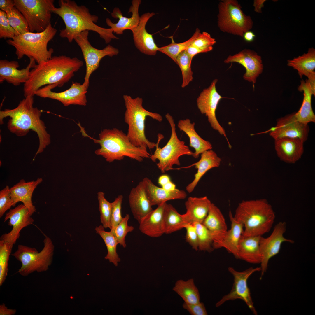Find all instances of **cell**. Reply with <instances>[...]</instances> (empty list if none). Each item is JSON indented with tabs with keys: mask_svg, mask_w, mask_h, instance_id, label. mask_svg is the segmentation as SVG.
Here are the masks:
<instances>
[{
	"mask_svg": "<svg viewBox=\"0 0 315 315\" xmlns=\"http://www.w3.org/2000/svg\"><path fill=\"white\" fill-rule=\"evenodd\" d=\"M83 65V62L78 58L65 55L52 56L36 64L31 70L29 79L24 84V97L34 96L35 92L43 86H62Z\"/></svg>",
	"mask_w": 315,
	"mask_h": 315,
	"instance_id": "cell-1",
	"label": "cell"
},
{
	"mask_svg": "<svg viewBox=\"0 0 315 315\" xmlns=\"http://www.w3.org/2000/svg\"><path fill=\"white\" fill-rule=\"evenodd\" d=\"M34 96L24 97L18 106L12 109H5L0 111V123L9 117L7 127L12 133L19 136L26 135L32 130L36 132L39 139V144L34 160L37 154L43 151L51 143L50 136L46 130L43 121L41 118L42 112L33 106Z\"/></svg>",
	"mask_w": 315,
	"mask_h": 315,
	"instance_id": "cell-2",
	"label": "cell"
},
{
	"mask_svg": "<svg viewBox=\"0 0 315 315\" xmlns=\"http://www.w3.org/2000/svg\"><path fill=\"white\" fill-rule=\"evenodd\" d=\"M58 8L55 7L52 13L58 15L63 20L65 24L64 29L60 30L59 35L67 39L70 43L81 32L92 31L98 33L106 43L112 39H119L113 34L112 29L105 28L97 25L98 17L91 14L85 6L78 5L71 0H60Z\"/></svg>",
	"mask_w": 315,
	"mask_h": 315,
	"instance_id": "cell-3",
	"label": "cell"
},
{
	"mask_svg": "<svg viewBox=\"0 0 315 315\" xmlns=\"http://www.w3.org/2000/svg\"><path fill=\"white\" fill-rule=\"evenodd\" d=\"M80 129L83 136L88 137L95 143L100 144L101 148L95 151V154L102 156L109 162L121 160L125 157L139 162L150 158L151 155L147 148L134 146L121 130L116 128L104 129L100 133L99 139H96L88 135L83 127Z\"/></svg>",
	"mask_w": 315,
	"mask_h": 315,
	"instance_id": "cell-4",
	"label": "cell"
},
{
	"mask_svg": "<svg viewBox=\"0 0 315 315\" xmlns=\"http://www.w3.org/2000/svg\"><path fill=\"white\" fill-rule=\"evenodd\" d=\"M234 219L244 225V237L262 236L271 230L275 218L272 206L264 199L239 203Z\"/></svg>",
	"mask_w": 315,
	"mask_h": 315,
	"instance_id": "cell-5",
	"label": "cell"
},
{
	"mask_svg": "<svg viewBox=\"0 0 315 315\" xmlns=\"http://www.w3.org/2000/svg\"><path fill=\"white\" fill-rule=\"evenodd\" d=\"M126 110L124 115L125 122L128 125L127 135L132 143L136 146L148 148L150 149L155 147L156 143L149 141L145 134V121L150 117L161 122L162 116L159 114L149 111L143 106L141 97L133 98L131 96H123Z\"/></svg>",
	"mask_w": 315,
	"mask_h": 315,
	"instance_id": "cell-6",
	"label": "cell"
},
{
	"mask_svg": "<svg viewBox=\"0 0 315 315\" xmlns=\"http://www.w3.org/2000/svg\"><path fill=\"white\" fill-rule=\"evenodd\" d=\"M57 32V29L51 24L43 32H26L15 36L6 42L15 48V53L18 59L26 56L29 58H34L39 64L52 57L54 49H48L47 46Z\"/></svg>",
	"mask_w": 315,
	"mask_h": 315,
	"instance_id": "cell-7",
	"label": "cell"
},
{
	"mask_svg": "<svg viewBox=\"0 0 315 315\" xmlns=\"http://www.w3.org/2000/svg\"><path fill=\"white\" fill-rule=\"evenodd\" d=\"M165 117L169 123L171 129L170 137L166 144L163 148L159 146L161 140L164 138L163 135L159 133L158 135V141L156 144V149L150 158L155 162L157 160L159 162L156 164L158 168L162 173L173 169L174 165L179 166V158L183 155H192L193 152L186 145L183 141L178 138L176 132L175 124L174 119L169 113Z\"/></svg>",
	"mask_w": 315,
	"mask_h": 315,
	"instance_id": "cell-8",
	"label": "cell"
},
{
	"mask_svg": "<svg viewBox=\"0 0 315 315\" xmlns=\"http://www.w3.org/2000/svg\"><path fill=\"white\" fill-rule=\"evenodd\" d=\"M44 247L40 252L35 248L20 244L12 256L21 262V266L17 273L24 277L36 272L48 270L52 261L54 246L51 239L44 235Z\"/></svg>",
	"mask_w": 315,
	"mask_h": 315,
	"instance_id": "cell-9",
	"label": "cell"
},
{
	"mask_svg": "<svg viewBox=\"0 0 315 315\" xmlns=\"http://www.w3.org/2000/svg\"><path fill=\"white\" fill-rule=\"evenodd\" d=\"M217 25L222 32L243 37L252 28L253 22L243 11L237 0H222L218 4Z\"/></svg>",
	"mask_w": 315,
	"mask_h": 315,
	"instance_id": "cell-10",
	"label": "cell"
},
{
	"mask_svg": "<svg viewBox=\"0 0 315 315\" xmlns=\"http://www.w3.org/2000/svg\"><path fill=\"white\" fill-rule=\"evenodd\" d=\"M15 7L28 23L30 32L44 31L51 24L53 0H13Z\"/></svg>",
	"mask_w": 315,
	"mask_h": 315,
	"instance_id": "cell-11",
	"label": "cell"
},
{
	"mask_svg": "<svg viewBox=\"0 0 315 315\" xmlns=\"http://www.w3.org/2000/svg\"><path fill=\"white\" fill-rule=\"evenodd\" d=\"M89 31H84L79 34L74 40L80 47L85 62L86 72L83 83L89 85V80L92 74L99 67L102 59L106 56L112 57L117 55L118 49L108 45L102 49L95 48L88 40Z\"/></svg>",
	"mask_w": 315,
	"mask_h": 315,
	"instance_id": "cell-12",
	"label": "cell"
},
{
	"mask_svg": "<svg viewBox=\"0 0 315 315\" xmlns=\"http://www.w3.org/2000/svg\"><path fill=\"white\" fill-rule=\"evenodd\" d=\"M228 270L233 277L232 287L229 293L223 296L216 303V307H219L228 301L241 299L245 302L253 314L257 315L247 282L253 274L260 271V267H250L241 272L238 271L230 267L228 268Z\"/></svg>",
	"mask_w": 315,
	"mask_h": 315,
	"instance_id": "cell-13",
	"label": "cell"
},
{
	"mask_svg": "<svg viewBox=\"0 0 315 315\" xmlns=\"http://www.w3.org/2000/svg\"><path fill=\"white\" fill-rule=\"evenodd\" d=\"M286 230V222L281 221L274 226L271 235L266 238L261 236L260 247L261 255L260 268L261 279L266 272L270 259L279 252L282 244L284 242L293 243L294 241L284 236Z\"/></svg>",
	"mask_w": 315,
	"mask_h": 315,
	"instance_id": "cell-14",
	"label": "cell"
},
{
	"mask_svg": "<svg viewBox=\"0 0 315 315\" xmlns=\"http://www.w3.org/2000/svg\"><path fill=\"white\" fill-rule=\"evenodd\" d=\"M88 87L84 83L81 84L73 82L68 89L56 92L52 91L55 88L54 85H46L38 89L35 92L34 95L42 98L57 100L65 106L71 105L85 106L87 102L86 94Z\"/></svg>",
	"mask_w": 315,
	"mask_h": 315,
	"instance_id": "cell-15",
	"label": "cell"
},
{
	"mask_svg": "<svg viewBox=\"0 0 315 315\" xmlns=\"http://www.w3.org/2000/svg\"><path fill=\"white\" fill-rule=\"evenodd\" d=\"M217 81V79H214L208 88L202 90L197 99V104L201 113L207 117L212 128L226 137L225 131L218 123L216 115L218 104L222 98L216 89Z\"/></svg>",
	"mask_w": 315,
	"mask_h": 315,
	"instance_id": "cell-16",
	"label": "cell"
},
{
	"mask_svg": "<svg viewBox=\"0 0 315 315\" xmlns=\"http://www.w3.org/2000/svg\"><path fill=\"white\" fill-rule=\"evenodd\" d=\"M309 130L308 124L298 121L294 113L277 119L276 125L265 132H269L274 139L284 137L295 138L304 143L307 139Z\"/></svg>",
	"mask_w": 315,
	"mask_h": 315,
	"instance_id": "cell-17",
	"label": "cell"
},
{
	"mask_svg": "<svg viewBox=\"0 0 315 315\" xmlns=\"http://www.w3.org/2000/svg\"><path fill=\"white\" fill-rule=\"evenodd\" d=\"M31 216L29 209L23 204L10 209L6 214L4 222L9 220L8 225L13 228L8 233L2 235L0 240L15 244L19 238L21 230L34 223Z\"/></svg>",
	"mask_w": 315,
	"mask_h": 315,
	"instance_id": "cell-18",
	"label": "cell"
},
{
	"mask_svg": "<svg viewBox=\"0 0 315 315\" xmlns=\"http://www.w3.org/2000/svg\"><path fill=\"white\" fill-rule=\"evenodd\" d=\"M224 62L226 63L237 62L242 65L246 69L243 78L252 83L253 86L263 68L261 57L250 49H245L235 54L229 55Z\"/></svg>",
	"mask_w": 315,
	"mask_h": 315,
	"instance_id": "cell-19",
	"label": "cell"
},
{
	"mask_svg": "<svg viewBox=\"0 0 315 315\" xmlns=\"http://www.w3.org/2000/svg\"><path fill=\"white\" fill-rule=\"evenodd\" d=\"M29 63L25 68L19 69L18 62L16 61H9L7 60H0V83L6 81L14 86L19 85L26 83L29 79L31 69L36 65V61L32 58H29Z\"/></svg>",
	"mask_w": 315,
	"mask_h": 315,
	"instance_id": "cell-20",
	"label": "cell"
},
{
	"mask_svg": "<svg viewBox=\"0 0 315 315\" xmlns=\"http://www.w3.org/2000/svg\"><path fill=\"white\" fill-rule=\"evenodd\" d=\"M155 15L154 12L143 14L140 16L137 26L130 30L136 47L141 53L149 55H155L158 51V47L155 43L152 35L148 33L146 29L148 21Z\"/></svg>",
	"mask_w": 315,
	"mask_h": 315,
	"instance_id": "cell-21",
	"label": "cell"
},
{
	"mask_svg": "<svg viewBox=\"0 0 315 315\" xmlns=\"http://www.w3.org/2000/svg\"><path fill=\"white\" fill-rule=\"evenodd\" d=\"M141 0H133L132 5L129 8V12L132 13V16L127 18L123 16V14L118 7L114 8L111 13V16L115 18L118 19V22L113 23L110 19L106 20L107 24L110 27L113 33L118 35L122 34L126 29L131 30L136 27L140 21V16L139 14V7L141 4Z\"/></svg>",
	"mask_w": 315,
	"mask_h": 315,
	"instance_id": "cell-22",
	"label": "cell"
},
{
	"mask_svg": "<svg viewBox=\"0 0 315 315\" xmlns=\"http://www.w3.org/2000/svg\"><path fill=\"white\" fill-rule=\"evenodd\" d=\"M274 140L275 150L281 160L293 164L301 158L304 152V142L300 139L284 137Z\"/></svg>",
	"mask_w": 315,
	"mask_h": 315,
	"instance_id": "cell-23",
	"label": "cell"
},
{
	"mask_svg": "<svg viewBox=\"0 0 315 315\" xmlns=\"http://www.w3.org/2000/svg\"><path fill=\"white\" fill-rule=\"evenodd\" d=\"M129 201L133 217L139 223L153 210L146 194L143 181L131 189L129 195Z\"/></svg>",
	"mask_w": 315,
	"mask_h": 315,
	"instance_id": "cell-24",
	"label": "cell"
},
{
	"mask_svg": "<svg viewBox=\"0 0 315 315\" xmlns=\"http://www.w3.org/2000/svg\"><path fill=\"white\" fill-rule=\"evenodd\" d=\"M42 181L41 178H38L35 181L28 182L22 179L10 188L13 206H15L18 202H21L27 207L32 215L36 212L35 206L32 201V194L36 188Z\"/></svg>",
	"mask_w": 315,
	"mask_h": 315,
	"instance_id": "cell-25",
	"label": "cell"
},
{
	"mask_svg": "<svg viewBox=\"0 0 315 315\" xmlns=\"http://www.w3.org/2000/svg\"><path fill=\"white\" fill-rule=\"evenodd\" d=\"M229 216L231 223L230 229L227 231L221 239L213 244L212 246L214 249L224 248L238 259V247L244 231V225L234 219L230 211Z\"/></svg>",
	"mask_w": 315,
	"mask_h": 315,
	"instance_id": "cell-26",
	"label": "cell"
},
{
	"mask_svg": "<svg viewBox=\"0 0 315 315\" xmlns=\"http://www.w3.org/2000/svg\"><path fill=\"white\" fill-rule=\"evenodd\" d=\"M142 181L147 196L152 206L158 205L170 200L184 199L187 197L184 190L176 188L172 191L166 190L155 185L147 177L144 178Z\"/></svg>",
	"mask_w": 315,
	"mask_h": 315,
	"instance_id": "cell-27",
	"label": "cell"
},
{
	"mask_svg": "<svg viewBox=\"0 0 315 315\" xmlns=\"http://www.w3.org/2000/svg\"><path fill=\"white\" fill-rule=\"evenodd\" d=\"M287 65L297 71L300 77L307 76L311 87H315V49L309 48L307 53L287 61Z\"/></svg>",
	"mask_w": 315,
	"mask_h": 315,
	"instance_id": "cell-28",
	"label": "cell"
},
{
	"mask_svg": "<svg viewBox=\"0 0 315 315\" xmlns=\"http://www.w3.org/2000/svg\"><path fill=\"white\" fill-rule=\"evenodd\" d=\"M201 158L197 162L190 166L184 167H190L195 166L197 171L194 175V178L186 187V190L189 193L194 190L199 181L204 174L210 169L219 166L221 159L212 149L206 150L201 154Z\"/></svg>",
	"mask_w": 315,
	"mask_h": 315,
	"instance_id": "cell-29",
	"label": "cell"
},
{
	"mask_svg": "<svg viewBox=\"0 0 315 315\" xmlns=\"http://www.w3.org/2000/svg\"><path fill=\"white\" fill-rule=\"evenodd\" d=\"M211 202L206 196L190 197L185 203L186 211L183 215L188 223H202L209 211Z\"/></svg>",
	"mask_w": 315,
	"mask_h": 315,
	"instance_id": "cell-30",
	"label": "cell"
},
{
	"mask_svg": "<svg viewBox=\"0 0 315 315\" xmlns=\"http://www.w3.org/2000/svg\"><path fill=\"white\" fill-rule=\"evenodd\" d=\"M167 204L165 202L144 217L139 223V229L145 235L152 237H158L164 234L162 223L164 212Z\"/></svg>",
	"mask_w": 315,
	"mask_h": 315,
	"instance_id": "cell-31",
	"label": "cell"
},
{
	"mask_svg": "<svg viewBox=\"0 0 315 315\" xmlns=\"http://www.w3.org/2000/svg\"><path fill=\"white\" fill-rule=\"evenodd\" d=\"M203 224L209 230L212 235L213 244L220 240L228 231L225 218L219 209L211 203L210 209Z\"/></svg>",
	"mask_w": 315,
	"mask_h": 315,
	"instance_id": "cell-32",
	"label": "cell"
},
{
	"mask_svg": "<svg viewBox=\"0 0 315 315\" xmlns=\"http://www.w3.org/2000/svg\"><path fill=\"white\" fill-rule=\"evenodd\" d=\"M261 236L246 237L242 235L238 247V259L250 263L260 264L261 260L260 247Z\"/></svg>",
	"mask_w": 315,
	"mask_h": 315,
	"instance_id": "cell-33",
	"label": "cell"
},
{
	"mask_svg": "<svg viewBox=\"0 0 315 315\" xmlns=\"http://www.w3.org/2000/svg\"><path fill=\"white\" fill-rule=\"evenodd\" d=\"M195 123H191L188 118L180 120L177 124L180 130L184 132L189 138L190 146L195 149V152L192 156L197 158L200 154L212 149V147L210 142L203 139L197 134L195 130Z\"/></svg>",
	"mask_w": 315,
	"mask_h": 315,
	"instance_id": "cell-34",
	"label": "cell"
},
{
	"mask_svg": "<svg viewBox=\"0 0 315 315\" xmlns=\"http://www.w3.org/2000/svg\"><path fill=\"white\" fill-rule=\"evenodd\" d=\"M298 88L300 92H303V99L301 106L298 111L294 113L297 120L299 122L308 124L310 122L315 123V115L312 105V95L315 94L313 92L307 80H302Z\"/></svg>",
	"mask_w": 315,
	"mask_h": 315,
	"instance_id": "cell-35",
	"label": "cell"
},
{
	"mask_svg": "<svg viewBox=\"0 0 315 315\" xmlns=\"http://www.w3.org/2000/svg\"><path fill=\"white\" fill-rule=\"evenodd\" d=\"M188 223L183 214H181L171 204H167L163 217L162 229L164 234H169L184 228Z\"/></svg>",
	"mask_w": 315,
	"mask_h": 315,
	"instance_id": "cell-36",
	"label": "cell"
},
{
	"mask_svg": "<svg viewBox=\"0 0 315 315\" xmlns=\"http://www.w3.org/2000/svg\"><path fill=\"white\" fill-rule=\"evenodd\" d=\"M172 290L182 299L184 302L196 304L200 302L199 291L195 285L193 278L186 281L178 280Z\"/></svg>",
	"mask_w": 315,
	"mask_h": 315,
	"instance_id": "cell-37",
	"label": "cell"
},
{
	"mask_svg": "<svg viewBox=\"0 0 315 315\" xmlns=\"http://www.w3.org/2000/svg\"><path fill=\"white\" fill-rule=\"evenodd\" d=\"M104 228L102 225H100L96 227L95 230L96 232L102 238L106 247L107 253L105 259L117 266L118 262L120 261L116 251L117 246L119 243L113 233L111 231H105Z\"/></svg>",
	"mask_w": 315,
	"mask_h": 315,
	"instance_id": "cell-38",
	"label": "cell"
},
{
	"mask_svg": "<svg viewBox=\"0 0 315 315\" xmlns=\"http://www.w3.org/2000/svg\"><path fill=\"white\" fill-rule=\"evenodd\" d=\"M200 32V29L197 28L192 36L187 41L180 43H175L172 41V43L168 45L158 47V51L166 54L176 63L178 56L187 49Z\"/></svg>",
	"mask_w": 315,
	"mask_h": 315,
	"instance_id": "cell-39",
	"label": "cell"
},
{
	"mask_svg": "<svg viewBox=\"0 0 315 315\" xmlns=\"http://www.w3.org/2000/svg\"><path fill=\"white\" fill-rule=\"evenodd\" d=\"M6 13L10 25L16 32V36L30 32L26 19L15 6Z\"/></svg>",
	"mask_w": 315,
	"mask_h": 315,
	"instance_id": "cell-40",
	"label": "cell"
},
{
	"mask_svg": "<svg viewBox=\"0 0 315 315\" xmlns=\"http://www.w3.org/2000/svg\"><path fill=\"white\" fill-rule=\"evenodd\" d=\"M192 59L186 50L180 53L176 58V63L179 66L182 73V88L187 86L193 79V72L191 68Z\"/></svg>",
	"mask_w": 315,
	"mask_h": 315,
	"instance_id": "cell-41",
	"label": "cell"
},
{
	"mask_svg": "<svg viewBox=\"0 0 315 315\" xmlns=\"http://www.w3.org/2000/svg\"><path fill=\"white\" fill-rule=\"evenodd\" d=\"M197 233L198 249L201 251L211 252L214 250L213 239L209 230L202 223H195Z\"/></svg>",
	"mask_w": 315,
	"mask_h": 315,
	"instance_id": "cell-42",
	"label": "cell"
},
{
	"mask_svg": "<svg viewBox=\"0 0 315 315\" xmlns=\"http://www.w3.org/2000/svg\"><path fill=\"white\" fill-rule=\"evenodd\" d=\"M13 245L0 240V286L5 281L8 271V262Z\"/></svg>",
	"mask_w": 315,
	"mask_h": 315,
	"instance_id": "cell-43",
	"label": "cell"
},
{
	"mask_svg": "<svg viewBox=\"0 0 315 315\" xmlns=\"http://www.w3.org/2000/svg\"><path fill=\"white\" fill-rule=\"evenodd\" d=\"M97 198L102 225L105 228H109L110 229L112 203L110 202L106 199L104 193L102 191L98 192Z\"/></svg>",
	"mask_w": 315,
	"mask_h": 315,
	"instance_id": "cell-44",
	"label": "cell"
},
{
	"mask_svg": "<svg viewBox=\"0 0 315 315\" xmlns=\"http://www.w3.org/2000/svg\"><path fill=\"white\" fill-rule=\"evenodd\" d=\"M129 218V215L126 214L114 230H110L116 238L119 244L124 248L126 246L125 239L127 234L132 232L134 230L133 226H129L128 225Z\"/></svg>",
	"mask_w": 315,
	"mask_h": 315,
	"instance_id": "cell-45",
	"label": "cell"
},
{
	"mask_svg": "<svg viewBox=\"0 0 315 315\" xmlns=\"http://www.w3.org/2000/svg\"><path fill=\"white\" fill-rule=\"evenodd\" d=\"M123 196L118 195L112 202V210L111 216V231H112L120 222L123 219L121 209Z\"/></svg>",
	"mask_w": 315,
	"mask_h": 315,
	"instance_id": "cell-46",
	"label": "cell"
},
{
	"mask_svg": "<svg viewBox=\"0 0 315 315\" xmlns=\"http://www.w3.org/2000/svg\"><path fill=\"white\" fill-rule=\"evenodd\" d=\"M15 31L10 25L6 12L0 10V38L12 39L16 36Z\"/></svg>",
	"mask_w": 315,
	"mask_h": 315,
	"instance_id": "cell-47",
	"label": "cell"
},
{
	"mask_svg": "<svg viewBox=\"0 0 315 315\" xmlns=\"http://www.w3.org/2000/svg\"><path fill=\"white\" fill-rule=\"evenodd\" d=\"M9 187L7 186L0 191V217L13 206Z\"/></svg>",
	"mask_w": 315,
	"mask_h": 315,
	"instance_id": "cell-48",
	"label": "cell"
},
{
	"mask_svg": "<svg viewBox=\"0 0 315 315\" xmlns=\"http://www.w3.org/2000/svg\"><path fill=\"white\" fill-rule=\"evenodd\" d=\"M184 228L186 230V242L193 249L196 251L198 250L197 235L195 225L193 223H188L185 225Z\"/></svg>",
	"mask_w": 315,
	"mask_h": 315,
	"instance_id": "cell-49",
	"label": "cell"
},
{
	"mask_svg": "<svg viewBox=\"0 0 315 315\" xmlns=\"http://www.w3.org/2000/svg\"><path fill=\"white\" fill-rule=\"evenodd\" d=\"M216 43L214 38H212L208 33L203 32H200L191 45L198 47L212 46Z\"/></svg>",
	"mask_w": 315,
	"mask_h": 315,
	"instance_id": "cell-50",
	"label": "cell"
},
{
	"mask_svg": "<svg viewBox=\"0 0 315 315\" xmlns=\"http://www.w3.org/2000/svg\"><path fill=\"white\" fill-rule=\"evenodd\" d=\"M182 307L192 315H207L205 307L203 302L188 304L184 302Z\"/></svg>",
	"mask_w": 315,
	"mask_h": 315,
	"instance_id": "cell-51",
	"label": "cell"
},
{
	"mask_svg": "<svg viewBox=\"0 0 315 315\" xmlns=\"http://www.w3.org/2000/svg\"><path fill=\"white\" fill-rule=\"evenodd\" d=\"M213 49L212 46L198 47L190 45L186 50L187 53L192 58L196 55L200 53L206 52L211 51Z\"/></svg>",
	"mask_w": 315,
	"mask_h": 315,
	"instance_id": "cell-52",
	"label": "cell"
},
{
	"mask_svg": "<svg viewBox=\"0 0 315 315\" xmlns=\"http://www.w3.org/2000/svg\"><path fill=\"white\" fill-rule=\"evenodd\" d=\"M14 1L12 0H0L1 10L6 12L15 7Z\"/></svg>",
	"mask_w": 315,
	"mask_h": 315,
	"instance_id": "cell-53",
	"label": "cell"
},
{
	"mask_svg": "<svg viewBox=\"0 0 315 315\" xmlns=\"http://www.w3.org/2000/svg\"><path fill=\"white\" fill-rule=\"evenodd\" d=\"M16 312V309L8 308L4 303L0 305V315H14Z\"/></svg>",
	"mask_w": 315,
	"mask_h": 315,
	"instance_id": "cell-54",
	"label": "cell"
},
{
	"mask_svg": "<svg viewBox=\"0 0 315 315\" xmlns=\"http://www.w3.org/2000/svg\"><path fill=\"white\" fill-rule=\"evenodd\" d=\"M266 0H255L253 1V6L256 12L262 13V8L264 6V4Z\"/></svg>",
	"mask_w": 315,
	"mask_h": 315,
	"instance_id": "cell-55",
	"label": "cell"
},
{
	"mask_svg": "<svg viewBox=\"0 0 315 315\" xmlns=\"http://www.w3.org/2000/svg\"><path fill=\"white\" fill-rule=\"evenodd\" d=\"M169 176L167 174H163L160 176L158 180V183L161 186L171 181Z\"/></svg>",
	"mask_w": 315,
	"mask_h": 315,
	"instance_id": "cell-56",
	"label": "cell"
},
{
	"mask_svg": "<svg viewBox=\"0 0 315 315\" xmlns=\"http://www.w3.org/2000/svg\"><path fill=\"white\" fill-rule=\"evenodd\" d=\"M255 36V35L252 32L249 31L244 34L243 37L246 41L251 42L253 41Z\"/></svg>",
	"mask_w": 315,
	"mask_h": 315,
	"instance_id": "cell-57",
	"label": "cell"
},
{
	"mask_svg": "<svg viewBox=\"0 0 315 315\" xmlns=\"http://www.w3.org/2000/svg\"><path fill=\"white\" fill-rule=\"evenodd\" d=\"M162 188L167 191H173L176 189L175 184L171 181L162 186Z\"/></svg>",
	"mask_w": 315,
	"mask_h": 315,
	"instance_id": "cell-58",
	"label": "cell"
}]
</instances>
